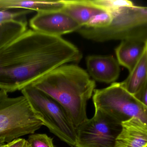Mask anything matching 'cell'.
<instances>
[{
    "label": "cell",
    "mask_w": 147,
    "mask_h": 147,
    "mask_svg": "<svg viewBox=\"0 0 147 147\" xmlns=\"http://www.w3.org/2000/svg\"><path fill=\"white\" fill-rule=\"evenodd\" d=\"M30 147V146H29V145H28V143L27 141V144L26 145V147Z\"/></svg>",
    "instance_id": "cell-21"
},
{
    "label": "cell",
    "mask_w": 147,
    "mask_h": 147,
    "mask_svg": "<svg viewBox=\"0 0 147 147\" xmlns=\"http://www.w3.org/2000/svg\"><path fill=\"white\" fill-rule=\"evenodd\" d=\"M146 46V42L144 41L131 39L121 41L115 49L119 64L130 72L141 57Z\"/></svg>",
    "instance_id": "cell-13"
},
{
    "label": "cell",
    "mask_w": 147,
    "mask_h": 147,
    "mask_svg": "<svg viewBox=\"0 0 147 147\" xmlns=\"http://www.w3.org/2000/svg\"><path fill=\"white\" fill-rule=\"evenodd\" d=\"M31 12L0 10V49L26 31V21L20 18Z\"/></svg>",
    "instance_id": "cell-10"
},
{
    "label": "cell",
    "mask_w": 147,
    "mask_h": 147,
    "mask_svg": "<svg viewBox=\"0 0 147 147\" xmlns=\"http://www.w3.org/2000/svg\"><path fill=\"white\" fill-rule=\"evenodd\" d=\"M31 85L59 104L76 128L88 119L86 105L94 93L96 83L77 65L59 66Z\"/></svg>",
    "instance_id": "cell-2"
},
{
    "label": "cell",
    "mask_w": 147,
    "mask_h": 147,
    "mask_svg": "<svg viewBox=\"0 0 147 147\" xmlns=\"http://www.w3.org/2000/svg\"><path fill=\"white\" fill-rule=\"evenodd\" d=\"M121 123L107 114L95 110L92 118L76 128V147H116L121 130Z\"/></svg>",
    "instance_id": "cell-7"
},
{
    "label": "cell",
    "mask_w": 147,
    "mask_h": 147,
    "mask_svg": "<svg viewBox=\"0 0 147 147\" xmlns=\"http://www.w3.org/2000/svg\"><path fill=\"white\" fill-rule=\"evenodd\" d=\"M146 48L147 51V40L146 41Z\"/></svg>",
    "instance_id": "cell-22"
},
{
    "label": "cell",
    "mask_w": 147,
    "mask_h": 147,
    "mask_svg": "<svg viewBox=\"0 0 147 147\" xmlns=\"http://www.w3.org/2000/svg\"><path fill=\"white\" fill-rule=\"evenodd\" d=\"M121 133L117 138L116 147H147V125L133 117L121 123Z\"/></svg>",
    "instance_id": "cell-12"
},
{
    "label": "cell",
    "mask_w": 147,
    "mask_h": 147,
    "mask_svg": "<svg viewBox=\"0 0 147 147\" xmlns=\"http://www.w3.org/2000/svg\"><path fill=\"white\" fill-rule=\"evenodd\" d=\"M63 10L82 27H89L100 14L106 9L97 3L96 0H63Z\"/></svg>",
    "instance_id": "cell-11"
},
{
    "label": "cell",
    "mask_w": 147,
    "mask_h": 147,
    "mask_svg": "<svg viewBox=\"0 0 147 147\" xmlns=\"http://www.w3.org/2000/svg\"><path fill=\"white\" fill-rule=\"evenodd\" d=\"M30 25L35 31L57 37L77 32L81 27L63 10L38 12L30 20Z\"/></svg>",
    "instance_id": "cell-8"
},
{
    "label": "cell",
    "mask_w": 147,
    "mask_h": 147,
    "mask_svg": "<svg viewBox=\"0 0 147 147\" xmlns=\"http://www.w3.org/2000/svg\"><path fill=\"white\" fill-rule=\"evenodd\" d=\"M64 3L62 1L0 0V10L22 9L38 12L63 10Z\"/></svg>",
    "instance_id": "cell-14"
},
{
    "label": "cell",
    "mask_w": 147,
    "mask_h": 147,
    "mask_svg": "<svg viewBox=\"0 0 147 147\" xmlns=\"http://www.w3.org/2000/svg\"><path fill=\"white\" fill-rule=\"evenodd\" d=\"M37 116L51 133L71 146L77 142L76 127L69 116L57 102L30 85L21 90Z\"/></svg>",
    "instance_id": "cell-5"
},
{
    "label": "cell",
    "mask_w": 147,
    "mask_h": 147,
    "mask_svg": "<svg viewBox=\"0 0 147 147\" xmlns=\"http://www.w3.org/2000/svg\"><path fill=\"white\" fill-rule=\"evenodd\" d=\"M42 126L24 96L9 97L0 90V142L7 143L21 136L34 134Z\"/></svg>",
    "instance_id": "cell-4"
},
{
    "label": "cell",
    "mask_w": 147,
    "mask_h": 147,
    "mask_svg": "<svg viewBox=\"0 0 147 147\" xmlns=\"http://www.w3.org/2000/svg\"><path fill=\"white\" fill-rule=\"evenodd\" d=\"M26 144V140L19 138L7 143V147H25Z\"/></svg>",
    "instance_id": "cell-19"
},
{
    "label": "cell",
    "mask_w": 147,
    "mask_h": 147,
    "mask_svg": "<svg viewBox=\"0 0 147 147\" xmlns=\"http://www.w3.org/2000/svg\"><path fill=\"white\" fill-rule=\"evenodd\" d=\"M86 64L88 74L98 82L113 83L120 75V65L112 56L91 55L86 58Z\"/></svg>",
    "instance_id": "cell-9"
},
{
    "label": "cell",
    "mask_w": 147,
    "mask_h": 147,
    "mask_svg": "<svg viewBox=\"0 0 147 147\" xmlns=\"http://www.w3.org/2000/svg\"><path fill=\"white\" fill-rule=\"evenodd\" d=\"M27 141L30 147H54L53 139L45 134H32Z\"/></svg>",
    "instance_id": "cell-17"
},
{
    "label": "cell",
    "mask_w": 147,
    "mask_h": 147,
    "mask_svg": "<svg viewBox=\"0 0 147 147\" xmlns=\"http://www.w3.org/2000/svg\"><path fill=\"white\" fill-rule=\"evenodd\" d=\"M7 143L0 142V147H7Z\"/></svg>",
    "instance_id": "cell-20"
},
{
    "label": "cell",
    "mask_w": 147,
    "mask_h": 147,
    "mask_svg": "<svg viewBox=\"0 0 147 147\" xmlns=\"http://www.w3.org/2000/svg\"><path fill=\"white\" fill-rule=\"evenodd\" d=\"M135 96L142 104L147 107V82L142 89Z\"/></svg>",
    "instance_id": "cell-18"
},
{
    "label": "cell",
    "mask_w": 147,
    "mask_h": 147,
    "mask_svg": "<svg viewBox=\"0 0 147 147\" xmlns=\"http://www.w3.org/2000/svg\"><path fill=\"white\" fill-rule=\"evenodd\" d=\"M129 72V75L127 79L121 83L128 92L136 96L142 89L147 82V51L146 46L141 57Z\"/></svg>",
    "instance_id": "cell-15"
},
{
    "label": "cell",
    "mask_w": 147,
    "mask_h": 147,
    "mask_svg": "<svg viewBox=\"0 0 147 147\" xmlns=\"http://www.w3.org/2000/svg\"><path fill=\"white\" fill-rule=\"evenodd\" d=\"M82 58L80 51L62 37L27 30L0 49V90L7 93L21 90Z\"/></svg>",
    "instance_id": "cell-1"
},
{
    "label": "cell",
    "mask_w": 147,
    "mask_h": 147,
    "mask_svg": "<svg viewBox=\"0 0 147 147\" xmlns=\"http://www.w3.org/2000/svg\"><path fill=\"white\" fill-rule=\"evenodd\" d=\"M92 101L95 110L104 112L121 123L136 117L147 125V107L121 83L95 89Z\"/></svg>",
    "instance_id": "cell-6"
},
{
    "label": "cell",
    "mask_w": 147,
    "mask_h": 147,
    "mask_svg": "<svg viewBox=\"0 0 147 147\" xmlns=\"http://www.w3.org/2000/svg\"><path fill=\"white\" fill-rule=\"evenodd\" d=\"M110 25L103 28L82 27L77 32L82 37L96 42L131 39L147 40V7L134 5L112 13Z\"/></svg>",
    "instance_id": "cell-3"
},
{
    "label": "cell",
    "mask_w": 147,
    "mask_h": 147,
    "mask_svg": "<svg viewBox=\"0 0 147 147\" xmlns=\"http://www.w3.org/2000/svg\"><path fill=\"white\" fill-rule=\"evenodd\" d=\"M96 1L104 8L111 13L122 8L134 5V3L127 0H96Z\"/></svg>",
    "instance_id": "cell-16"
}]
</instances>
